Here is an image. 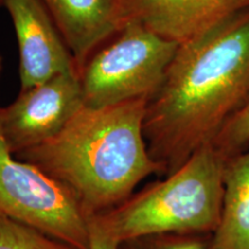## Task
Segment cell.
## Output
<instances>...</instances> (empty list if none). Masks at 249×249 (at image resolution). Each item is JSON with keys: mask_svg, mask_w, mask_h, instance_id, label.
I'll return each instance as SVG.
<instances>
[{"mask_svg": "<svg viewBox=\"0 0 249 249\" xmlns=\"http://www.w3.org/2000/svg\"><path fill=\"white\" fill-rule=\"evenodd\" d=\"M249 97V8L179 45L148 101L144 138L161 176L214 140Z\"/></svg>", "mask_w": 249, "mask_h": 249, "instance_id": "cell-1", "label": "cell"}, {"mask_svg": "<svg viewBox=\"0 0 249 249\" xmlns=\"http://www.w3.org/2000/svg\"><path fill=\"white\" fill-rule=\"evenodd\" d=\"M149 99L83 107L60 133L17 155L75 196L88 218L123 203L151 174L161 176L144 138Z\"/></svg>", "mask_w": 249, "mask_h": 249, "instance_id": "cell-2", "label": "cell"}, {"mask_svg": "<svg viewBox=\"0 0 249 249\" xmlns=\"http://www.w3.org/2000/svg\"><path fill=\"white\" fill-rule=\"evenodd\" d=\"M227 160L205 144L163 180L89 220L119 245L155 234L213 233L222 213Z\"/></svg>", "mask_w": 249, "mask_h": 249, "instance_id": "cell-3", "label": "cell"}, {"mask_svg": "<svg viewBox=\"0 0 249 249\" xmlns=\"http://www.w3.org/2000/svg\"><path fill=\"white\" fill-rule=\"evenodd\" d=\"M120 33L113 44L91 59L81 76L86 107L150 99L179 48L140 24H128Z\"/></svg>", "mask_w": 249, "mask_h": 249, "instance_id": "cell-4", "label": "cell"}, {"mask_svg": "<svg viewBox=\"0 0 249 249\" xmlns=\"http://www.w3.org/2000/svg\"><path fill=\"white\" fill-rule=\"evenodd\" d=\"M0 216L89 249V218L75 196L35 165L15 158L1 129Z\"/></svg>", "mask_w": 249, "mask_h": 249, "instance_id": "cell-5", "label": "cell"}, {"mask_svg": "<svg viewBox=\"0 0 249 249\" xmlns=\"http://www.w3.org/2000/svg\"><path fill=\"white\" fill-rule=\"evenodd\" d=\"M85 104L76 71L54 75L21 90L18 98L0 107V129L14 156L54 138Z\"/></svg>", "mask_w": 249, "mask_h": 249, "instance_id": "cell-6", "label": "cell"}, {"mask_svg": "<svg viewBox=\"0 0 249 249\" xmlns=\"http://www.w3.org/2000/svg\"><path fill=\"white\" fill-rule=\"evenodd\" d=\"M249 8V0H117L119 31L140 24L181 45Z\"/></svg>", "mask_w": 249, "mask_h": 249, "instance_id": "cell-7", "label": "cell"}, {"mask_svg": "<svg viewBox=\"0 0 249 249\" xmlns=\"http://www.w3.org/2000/svg\"><path fill=\"white\" fill-rule=\"evenodd\" d=\"M1 5L7 8L17 31L21 90L75 71L73 58L40 0H1Z\"/></svg>", "mask_w": 249, "mask_h": 249, "instance_id": "cell-8", "label": "cell"}, {"mask_svg": "<svg viewBox=\"0 0 249 249\" xmlns=\"http://www.w3.org/2000/svg\"><path fill=\"white\" fill-rule=\"evenodd\" d=\"M53 17L76 62L82 64L92 49L119 31L117 0H40Z\"/></svg>", "mask_w": 249, "mask_h": 249, "instance_id": "cell-9", "label": "cell"}, {"mask_svg": "<svg viewBox=\"0 0 249 249\" xmlns=\"http://www.w3.org/2000/svg\"><path fill=\"white\" fill-rule=\"evenodd\" d=\"M213 249H249V150L229 158L219 224Z\"/></svg>", "mask_w": 249, "mask_h": 249, "instance_id": "cell-10", "label": "cell"}, {"mask_svg": "<svg viewBox=\"0 0 249 249\" xmlns=\"http://www.w3.org/2000/svg\"><path fill=\"white\" fill-rule=\"evenodd\" d=\"M0 249H79L24 224L0 216Z\"/></svg>", "mask_w": 249, "mask_h": 249, "instance_id": "cell-11", "label": "cell"}, {"mask_svg": "<svg viewBox=\"0 0 249 249\" xmlns=\"http://www.w3.org/2000/svg\"><path fill=\"white\" fill-rule=\"evenodd\" d=\"M118 249H213V233H169L132 239Z\"/></svg>", "mask_w": 249, "mask_h": 249, "instance_id": "cell-12", "label": "cell"}, {"mask_svg": "<svg viewBox=\"0 0 249 249\" xmlns=\"http://www.w3.org/2000/svg\"><path fill=\"white\" fill-rule=\"evenodd\" d=\"M211 144L226 158L246 150L249 145V97L226 121Z\"/></svg>", "mask_w": 249, "mask_h": 249, "instance_id": "cell-13", "label": "cell"}, {"mask_svg": "<svg viewBox=\"0 0 249 249\" xmlns=\"http://www.w3.org/2000/svg\"><path fill=\"white\" fill-rule=\"evenodd\" d=\"M89 249H118L119 244L89 220Z\"/></svg>", "mask_w": 249, "mask_h": 249, "instance_id": "cell-14", "label": "cell"}, {"mask_svg": "<svg viewBox=\"0 0 249 249\" xmlns=\"http://www.w3.org/2000/svg\"><path fill=\"white\" fill-rule=\"evenodd\" d=\"M1 68H2V58L0 55V73H1Z\"/></svg>", "mask_w": 249, "mask_h": 249, "instance_id": "cell-15", "label": "cell"}, {"mask_svg": "<svg viewBox=\"0 0 249 249\" xmlns=\"http://www.w3.org/2000/svg\"><path fill=\"white\" fill-rule=\"evenodd\" d=\"M0 5H1V0H0Z\"/></svg>", "mask_w": 249, "mask_h": 249, "instance_id": "cell-16", "label": "cell"}]
</instances>
